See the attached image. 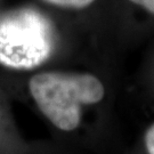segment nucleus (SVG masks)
Listing matches in <instances>:
<instances>
[{
  "label": "nucleus",
  "mask_w": 154,
  "mask_h": 154,
  "mask_svg": "<svg viewBox=\"0 0 154 154\" xmlns=\"http://www.w3.org/2000/svg\"><path fill=\"white\" fill-rule=\"evenodd\" d=\"M29 89L42 114L64 131L80 125L82 105L98 103L105 94L100 80L89 73H39L30 79Z\"/></svg>",
  "instance_id": "f257e3e1"
},
{
  "label": "nucleus",
  "mask_w": 154,
  "mask_h": 154,
  "mask_svg": "<svg viewBox=\"0 0 154 154\" xmlns=\"http://www.w3.org/2000/svg\"><path fill=\"white\" fill-rule=\"evenodd\" d=\"M53 47V28L37 11L20 9L0 20V64L30 70L44 63Z\"/></svg>",
  "instance_id": "f03ea898"
},
{
  "label": "nucleus",
  "mask_w": 154,
  "mask_h": 154,
  "mask_svg": "<svg viewBox=\"0 0 154 154\" xmlns=\"http://www.w3.org/2000/svg\"><path fill=\"white\" fill-rule=\"evenodd\" d=\"M47 2H49L51 5L60 6V7H64V8H75V9H80V8H85L91 5L95 0H45Z\"/></svg>",
  "instance_id": "7ed1b4c3"
},
{
  "label": "nucleus",
  "mask_w": 154,
  "mask_h": 154,
  "mask_svg": "<svg viewBox=\"0 0 154 154\" xmlns=\"http://www.w3.org/2000/svg\"><path fill=\"white\" fill-rule=\"evenodd\" d=\"M145 145L149 154H154V123L145 134Z\"/></svg>",
  "instance_id": "20e7f679"
},
{
  "label": "nucleus",
  "mask_w": 154,
  "mask_h": 154,
  "mask_svg": "<svg viewBox=\"0 0 154 154\" xmlns=\"http://www.w3.org/2000/svg\"><path fill=\"white\" fill-rule=\"evenodd\" d=\"M138 6H142L146 11L154 15V0H129Z\"/></svg>",
  "instance_id": "39448f33"
}]
</instances>
